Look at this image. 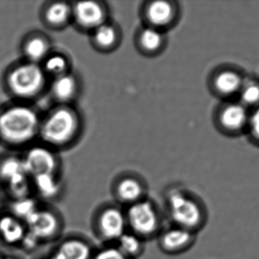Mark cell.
<instances>
[{"label":"cell","instance_id":"e0dca14e","mask_svg":"<svg viewBox=\"0 0 259 259\" xmlns=\"http://www.w3.org/2000/svg\"><path fill=\"white\" fill-rule=\"evenodd\" d=\"M146 18L153 27L168 25L175 18V7L171 3L163 0L152 2L146 10Z\"/></svg>","mask_w":259,"mask_h":259},{"label":"cell","instance_id":"4dcf8cb0","mask_svg":"<svg viewBox=\"0 0 259 259\" xmlns=\"http://www.w3.org/2000/svg\"><path fill=\"white\" fill-rule=\"evenodd\" d=\"M247 127L249 128L251 136L259 141V106L255 107L252 114H249Z\"/></svg>","mask_w":259,"mask_h":259},{"label":"cell","instance_id":"ba28073f","mask_svg":"<svg viewBox=\"0 0 259 259\" xmlns=\"http://www.w3.org/2000/svg\"><path fill=\"white\" fill-rule=\"evenodd\" d=\"M21 157L26 173L30 178L39 175L57 174V158L48 146H30Z\"/></svg>","mask_w":259,"mask_h":259},{"label":"cell","instance_id":"f546056e","mask_svg":"<svg viewBox=\"0 0 259 259\" xmlns=\"http://www.w3.org/2000/svg\"><path fill=\"white\" fill-rule=\"evenodd\" d=\"M39 246H41V243L38 241L37 239L33 237L30 232L27 231L25 237L23 239L18 249H21L26 253H30V252L36 250Z\"/></svg>","mask_w":259,"mask_h":259},{"label":"cell","instance_id":"5bb4252c","mask_svg":"<svg viewBox=\"0 0 259 259\" xmlns=\"http://www.w3.org/2000/svg\"><path fill=\"white\" fill-rule=\"evenodd\" d=\"M249 114L247 107L241 103H228L219 113L221 127L228 132H237L247 127Z\"/></svg>","mask_w":259,"mask_h":259},{"label":"cell","instance_id":"d4e9b609","mask_svg":"<svg viewBox=\"0 0 259 259\" xmlns=\"http://www.w3.org/2000/svg\"><path fill=\"white\" fill-rule=\"evenodd\" d=\"M94 39L100 48L110 49L116 44L118 34L113 26L105 22L94 30Z\"/></svg>","mask_w":259,"mask_h":259},{"label":"cell","instance_id":"6da1fadb","mask_svg":"<svg viewBox=\"0 0 259 259\" xmlns=\"http://www.w3.org/2000/svg\"><path fill=\"white\" fill-rule=\"evenodd\" d=\"M41 120L30 105L18 102L0 110V140L12 147L30 144L39 135Z\"/></svg>","mask_w":259,"mask_h":259},{"label":"cell","instance_id":"9a60e30c","mask_svg":"<svg viewBox=\"0 0 259 259\" xmlns=\"http://www.w3.org/2000/svg\"><path fill=\"white\" fill-rule=\"evenodd\" d=\"M50 42L39 33H32L24 38L21 44V52L24 60L39 64L50 54Z\"/></svg>","mask_w":259,"mask_h":259},{"label":"cell","instance_id":"4fadbf2b","mask_svg":"<svg viewBox=\"0 0 259 259\" xmlns=\"http://www.w3.org/2000/svg\"><path fill=\"white\" fill-rule=\"evenodd\" d=\"M72 16L80 27L95 30L105 23L106 12L97 2L81 1L72 8Z\"/></svg>","mask_w":259,"mask_h":259},{"label":"cell","instance_id":"3957f363","mask_svg":"<svg viewBox=\"0 0 259 259\" xmlns=\"http://www.w3.org/2000/svg\"><path fill=\"white\" fill-rule=\"evenodd\" d=\"M47 83V74L39 64L24 60L9 68L4 85L8 93L20 101L37 97Z\"/></svg>","mask_w":259,"mask_h":259},{"label":"cell","instance_id":"cb8c5ba5","mask_svg":"<svg viewBox=\"0 0 259 259\" xmlns=\"http://www.w3.org/2000/svg\"><path fill=\"white\" fill-rule=\"evenodd\" d=\"M40 205L35 196L24 198L18 200L9 201L8 211L25 222Z\"/></svg>","mask_w":259,"mask_h":259},{"label":"cell","instance_id":"f1b7e54d","mask_svg":"<svg viewBox=\"0 0 259 259\" xmlns=\"http://www.w3.org/2000/svg\"><path fill=\"white\" fill-rule=\"evenodd\" d=\"M92 259H129L123 255L115 245H107L96 250Z\"/></svg>","mask_w":259,"mask_h":259},{"label":"cell","instance_id":"52a82bcc","mask_svg":"<svg viewBox=\"0 0 259 259\" xmlns=\"http://www.w3.org/2000/svg\"><path fill=\"white\" fill-rule=\"evenodd\" d=\"M93 225L97 238L115 243L127 231L125 211L116 205H105L96 213Z\"/></svg>","mask_w":259,"mask_h":259},{"label":"cell","instance_id":"e575fe53","mask_svg":"<svg viewBox=\"0 0 259 259\" xmlns=\"http://www.w3.org/2000/svg\"><path fill=\"white\" fill-rule=\"evenodd\" d=\"M39 259H53V258H52L51 257L49 256V257H47V258H39Z\"/></svg>","mask_w":259,"mask_h":259},{"label":"cell","instance_id":"5b68a950","mask_svg":"<svg viewBox=\"0 0 259 259\" xmlns=\"http://www.w3.org/2000/svg\"><path fill=\"white\" fill-rule=\"evenodd\" d=\"M127 230L145 241L157 237L162 231V217L155 202L142 199L124 208Z\"/></svg>","mask_w":259,"mask_h":259},{"label":"cell","instance_id":"ffe728a7","mask_svg":"<svg viewBox=\"0 0 259 259\" xmlns=\"http://www.w3.org/2000/svg\"><path fill=\"white\" fill-rule=\"evenodd\" d=\"M113 245L129 259L140 258L145 250V240L128 230Z\"/></svg>","mask_w":259,"mask_h":259},{"label":"cell","instance_id":"2e32d148","mask_svg":"<svg viewBox=\"0 0 259 259\" xmlns=\"http://www.w3.org/2000/svg\"><path fill=\"white\" fill-rule=\"evenodd\" d=\"M33 196L44 201L56 199L62 192V184L57 174L39 175L31 178Z\"/></svg>","mask_w":259,"mask_h":259},{"label":"cell","instance_id":"7402d4cb","mask_svg":"<svg viewBox=\"0 0 259 259\" xmlns=\"http://www.w3.org/2000/svg\"><path fill=\"white\" fill-rule=\"evenodd\" d=\"M72 16V8L67 3L56 2L47 6L44 12V19L52 27L65 25Z\"/></svg>","mask_w":259,"mask_h":259},{"label":"cell","instance_id":"ac0fdd59","mask_svg":"<svg viewBox=\"0 0 259 259\" xmlns=\"http://www.w3.org/2000/svg\"><path fill=\"white\" fill-rule=\"evenodd\" d=\"M243 80L244 79L237 71L223 70L214 76L213 85L218 93L228 97L239 94Z\"/></svg>","mask_w":259,"mask_h":259},{"label":"cell","instance_id":"7c38bea8","mask_svg":"<svg viewBox=\"0 0 259 259\" xmlns=\"http://www.w3.org/2000/svg\"><path fill=\"white\" fill-rule=\"evenodd\" d=\"M95 249L86 239L80 237H68L56 246L53 259H92Z\"/></svg>","mask_w":259,"mask_h":259},{"label":"cell","instance_id":"9c48e42d","mask_svg":"<svg viewBox=\"0 0 259 259\" xmlns=\"http://www.w3.org/2000/svg\"><path fill=\"white\" fill-rule=\"evenodd\" d=\"M197 234L173 225L158 234L159 249L167 255H178L189 250L196 243Z\"/></svg>","mask_w":259,"mask_h":259},{"label":"cell","instance_id":"603a6c76","mask_svg":"<svg viewBox=\"0 0 259 259\" xmlns=\"http://www.w3.org/2000/svg\"><path fill=\"white\" fill-rule=\"evenodd\" d=\"M26 173L22 157L9 155L0 159V185L3 186L18 175Z\"/></svg>","mask_w":259,"mask_h":259},{"label":"cell","instance_id":"44dd1931","mask_svg":"<svg viewBox=\"0 0 259 259\" xmlns=\"http://www.w3.org/2000/svg\"><path fill=\"white\" fill-rule=\"evenodd\" d=\"M77 90V81L68 73L55 78L51 85L53 97L60 102L69 101L75 95Z\"/></svg>","mask_w":259,"mask_h":259},{"label":"cell","instance_id":"836d02e7","mask_svg":"<svg viewBox=\"0 0 259 259\" xmlns=\"http://www.w3.org/2000/svg\"><path fill=\"white\" fill-rule=\"evenodd\" d=\"M3 252H1V251H0V259H2V258H3Z\"/></svg>","mask_w":259,"mask_h":259},{"label":"cell","instance_id":"d6986e66","mask_svg":"<svg viewBox=\"0 0 259 259\" xmlns=\"http://www.w3.org/2000/svg\"><path fill=\"white\" fill-rule=\"evenodd\" d=\"M3 194L9 201L18 200L33 196L31 178L27 174L18 175L2 186Z\"/></svg>","mask_w":259,"mask_h":259},{"label":"cell","instance_id":"4316f807","mask_svg":"<svg viewBox=\"0 0 259 259\" xmlns=\"http://www.w3.org/2000/svg\"><path fill=\"white\" fill-rule=\"evenodd\" d=\"M140 44L142 48L146 51L149 53L157 51L162 46V34L158 28L146 27L140 33Z\"/></svg>","mask_w":259,"mask_h":259},{"label":"cell","instance_id":"83f0119b","mask_svg":"<svg viewBox=\"0 0 259 259\" xmlns=\"http://www.w3.org/2000/svg\"><path fill=\"white\" fill-rule=\"evenodd\" d=\"M46 74L55 78L67 73L68 61L61 54H50L41 65Z\"/></svg>","mask_w":259,"mask_h":259},{"label":"cell","instance_id":"484cf974","mask_svg":"<svg viewBox=\"0 0 259 259\" xmlns=\"http://www.w3.org/2000/svg\"><path fill=\"white\" fill-rule=\"evenodd\" d=\"M238 95L240 103L247 106H259V82L251 79H244Z\"/></svg>","mask_w":259,"mask_h":259},{"label":"cell","instance_id":"1f68e13d","mask_svg":"<svg viewBox=\"0 0 259 259\" xmlns=\"http://www.w3.org/2000/svg\"><path fill=\"white\" fill-rule=\"evenodd\" d=\"M2 259H23L22 258H21V257L18 256V255H12V254H11V255H7V254H3V256Z\"/></svg>","mask_w":259,"mask_h":259},{"label":"cell","instance_id":"277c9868","mask_svg":"<svg viewBox=\"0 0 259 259\" xmlns=\"http://www.w3.org/2000/svg\"><path fill=\"white\" fill-rule=\"evenodd\" d=\"M78 128V118L74 110L60 106L41 120L39 135L48 145L59 147L72 140Z\"/></svg>","mask_w":259,"mask_h":259},{"label":"cell","instance_id":"30bf717a","mask_svg":"<svg viewBox=\"0 0 259 259\" xmlns=\"http://www.w3.org/2000/svg\"><path fill=\"white\" fill-rule=\"evenodd\" d=\"M146 185L139 178L125 176L120 178L114 184L112 193L115 200L125 207L146 199Z\"/></svg>","mask_w":259,"mask_h":259},{"label":"cell","instance_id":"8992f818","mask_svg":"<svg viewBox=\"0 0 259 259\" xmlns=\"http://www.w3.org/2000/svg\"><path fill=\"white\" fill-rule=\"evenodd\" d=\"M27 231L41 245L56 241L62 234L63 221L59 212L49 205H39L24 222Z\"/></svg>","mask_w":259,"mask_h":259},{"label":"cell","instance_id":"7a4b0ae2","mask_svg":"<svg viewBox=\"0 0 259 259\" xmlns=\"http://www.w3.org/2000/svg\"><path fill=\"white\" fill-rule=\"evenodd\" d=\"M166 210L173 225L197 234L208 220V211L203 202L183 189H172L165 196Z\"/></svg>","mask_w":259,"mask_h":259},{"label":"cell","instance_id":"d6a6232c","mask_svg":"<svg viewBox=\"0 0 259 259\" xmlns=\"http://www.w3.org/2000/svg\"><path fill=\"white\" fill-rule=\"evenodd\" d=\"M3 191H2L1 189H0V212L3 211Z\"/></svg>","mask_w":259,"mask_h":259},{"label":"cell","instance_id":"8fae6325","mask_svg":"<svg viewBox=\"0 0 259 259\" xmlns=\"http://www.w3.org/2000/svg\"><path fill=\"white\" fill-rule=\"evenodd\" d=\"M27 231V227L22 220L8 210L0 212V243L3 246L19 247Z\"/></svg>","mask_w":259,"mask_h":259}]
</instances>
